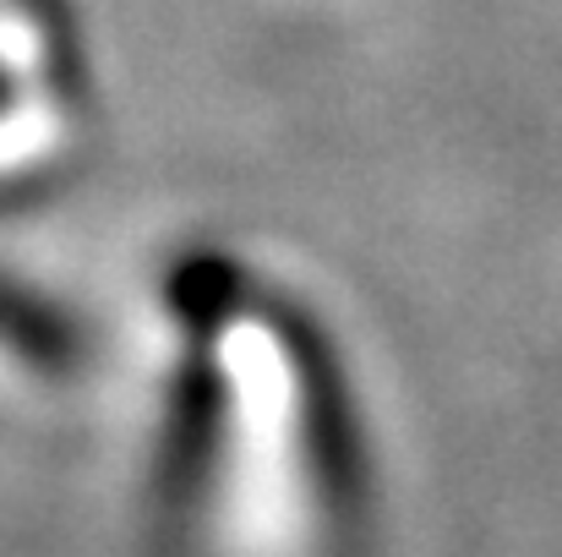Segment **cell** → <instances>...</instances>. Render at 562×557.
Here are the masks:
<instances>
[{
    "label": "cell",
    "instance_id": "cell-2",
    "mask_svg": "<svg viewBox=\"0 0 562 557\" xmlns=\"http://www.w3.org/2000/svg\"><path fill=\"white\" fill-rule=\"evenodd\" d=\"M257 274L229 246L196 241L159 279L165 367L154 382L143 454V531L159 557H196L235 492L240 454V371L235 318Z\"/></svg>",
    "mask_w": 562,
    "mask_h": 557
},
{
    "label": "cell",
    "instance_id": "cell-1",
    "mask_svg": "<svg viewBox=\"0 0 562 557\" xmlns=\"http://www.w3.org/2000/svg\"><path fill=\"white\" fill-rule=\"evenodd\" d=\"M235 492L268 481L295 557H361L376 509L372 443L334 339L290 290L257 285L235 318Z\"/></svg>",
    "mask_w": 562,
    "mask_h": 557
},
{
    "label": "cell",
    "instance_id": "cell-3",
    "mask_svg": "<svg viewBox=\"0 0 562 557\" xmlns=\"http://www.w3.org/2000/svg\"><path fill=\"white\" fill-rule=\"evenodd\" d=\"M99 361L88 318L33 285L16 268H0V377L22 393H71Z\"/></svg>",
    "mask_w": 562,
    "mask_h": 557
}]
</instances>
